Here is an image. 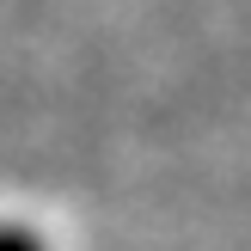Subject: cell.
<instances>
[{
    "instance_id": "obj_1",
    "label": "cell",
    "mask_w": 251,
    "mask_h": 251,
    "mask_svg": "<svg viewBox=\"0 0 251 251\" xmlns=\"http://www.w3.org/2000/svg\"><path fill=\"white\" fill-rule=\"evenodd\" d=\"M0 251H43V245H37V233H25V227H0Z\"/></svg>"
}]
</instances>
